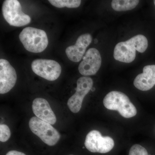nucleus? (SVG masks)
<instances>
[{
  "mask_svg": "<svg viewBox=\"0 0 155 155\" xmlns=\"http://www.w3.org/2000/svg\"><path fill=\"white\" fill-rule=\"evenodd\" d=\"M17 75L16 70L5 59L0 60V93L8 92L16 84Z\"/></svg>",
  "mask_w": 155,
  "mask_h": 155,
  "instance_id": "9d476101",
  "label": "nucleus"
},
{
  "mask_svg": "<svg viewBox=\"0 0 155 155\" xmlns=\"http://www.w3.org/2000/svg\"><path fill=\"white\" fill-rule=\"evenodd\" d=\"M6 155H26L24 153L17 150H11L6 154Z\"/></svg>",
  "mask_w": 155,
  "mask_h": 155,
  "instance_id": "a211bd4d",
  "label": "nucleus"
},
{
  "mask_svg": "<svg viewBox=\"0 0 155 155\" xmlns=\"http://www.w3.org/2000/svg\"><path fill=\"white\" fill-rule=\"evenodd\" d=\"M129 155H149L144 147L139 144L134 145L130 148Z\"/></svg>",
  "mask_w": 155,
  "mask_h": 155,
  "instance_id": "f3484780",
  "label": "nucleus"
},
{
  "mask_svg": "<svg viewBox=\"0 0 155 155\" xmlns=\"http://www.w3.org/2000/svg\"><path fill=\"white\" fill-rule=\"evenodd\" d=\"M95 88L94 87H92V88H91V90L92 91H95Z\"/></svg>",
  "mask_w": 155,
  "mask_h": 155,
  "instance_id": "aec40b11",
  "label": "nucleus"
},
{
  "mask_svg": "<svg viewBox=\"0 0 155 155\" xmlns=\"http://www.w3.org/2000/svg\"><path fill=\"white\" fill-rule=\"evenodd\" d=\"M85 147L92 153H106L114 147V141L110 137H103L99 131L93 130L87 134L85 138Z\"/></svg>",
  "mask_w": 155,
  "mask_h": 155,
  "instance_id": "0eeeda50",
  "label": "nucleus"
},
{
  "mask_svg": "<svg viewBox=\"0 0 155 155\" xmlns=\"http://www.w3.org/2000/svg\"><path fill=\"white\" fill-rule=\"evenodd\" d=\"M103 104L107 109L118 111L124 118H131L137 114L135 106L128 97L122 92H110L104 98Z\"/></svg>",
  "mask_w": 155,
  "mask_h": 155,
  "instance_id": "f03ea898",
  "label": "nucleus"
},
{
  "mask_svg": "<svg viewBox=\"0 0 155 155\" xmlns=\"http://www.w3.org/2000/svg\"><path fill=\"white\" fill-rule=\"evenodd\" d=\"M93 81L91 78L83 76L77 81L76 92L67 102V106L70 111L77 113L80 111L84 97L92 88Z\"/></svg>",
  "mask_w": 155,
  "mask_h": 155,
  "instance_id": "6e6552de",
  "label": "nucleus"
},
{
  "mask_svg": "<svg viewBox=\"0 0 155 155\" xmlns=\"http://www.w3.org/2000/svg\"><path fill=\"white\" fill-rule=\"evenodd\" d=\"M137 88L147 91L155 85V65H147L143 67V72L137 76L134 81Z\"/></svg>",
  "mask_w": 155,
  "mask_h": 155,
  "instance_id": "ddd939ff",
  "label": "nucleus"
},
{
  "mask_svg": "<svg viewBox=\"0 0 155 155\" xmlns=\"http://www.w3.org/2000/svg\"><path fill=\"white\" fill-rule=\"evenodd\" d=\"M154 3L155 5V1H154Z\"/></svg>",
  "mask_w": 155,
  "mask_h": 155,
  "instance_id": "412c9836",
  "label": "nucleus"
},
{
  "mask_svg": "<svg viewBox=\"0 0 155 155\" xmlns=\"http://www.w3.org/2000/svg\"><path fill=\"white\" fill-rule=\"evenodd\" d=\"M11 131L8 125L5 124L0 125V141L2 142L8 141L11 137Z\"/></svg>",
  "mask_w": 155,
  "mask_h": 155,
  "instance_id": "dca6fc26",
  "label": "nucleus"
},
{
  "mask_svg": "<svg viewBox=\"0 0 155 155\" xmlns=\"http://www.w3.org/2000/svg\"><path fill=\"white\" fill-rule=\"evenodd\" d=\"M29 126L32 133L50 146L57 144L61 138L60 133L51 124L37 117L31 118Z\"/></svg>",
  "mask_w": 155,
  "mask_h": 155,
  "instance_id": "20e7f679",
  "label": "nucleus"
},
{
  "mask_svg": "<svg viewBox=\"0 0 155 155\" xmlns=\"http://www.w3.org/2000/svg\"><path fill=\"white\" fill-rule=\"evenodd\" d=\"M49 2L53 6L58 8H77L81 4L80 0H49Z\"/></svg>",
  "mask_w": 155,
  "mask_h": 155,
  "instance_id": "2eb2a0df",
  "label": "nucleus"
},
{
  "mask_svg": "<svg viewBox=\"0 0 155 155\" xmlns=\"http://www.w3.org/2000/svg\"><path fill=\"white\" fill-rule=\"evenodd\" d=\"M83 61L78 66V71L84 76L94 75L99 70L101 65L102 59L98 50L95 48L89 49Z\"/></svg>",
  "mask_w": 155,
  "mask_h": 155,
  "instance_id": "1a4fd4ad",
  "label": "nucleus"
},
{
  "mask_svg": "<svg viewBox=\"0 0 155 155\" xmlns=\"http://www.w3.org/2000/svg\"></svg>",
  "mask_w": 155,
  "mask_h": 155,
  "instance_id": "4be33fe9",
  "label": "nucleus"
},
{
  "mask_svg": "<svg viewBox=\"0 0 155 155\" xmlns=\"http://www.w3.org/2000/svg\"><path fill=\"white\" fill-rule=\"evenodd\" d=\"M2 14L4 18L10 25L21 27L28 25L31 19L22 11L21 5L17 0H6L3 4Z\"/></svg>",
  "mask_w": 155,
  "mask_h": 155,
  "instance_id": "39448f33",
  "label": "nucleus"
},
{
  "mask_svg": "<svg viewBox=\"0 0 155 155\" xmlns=\"http://www.w3.org/2000/svg\"><path fill=\"white\" fill-rule=\"evenodd\" d=\"M91 35L84 34L78 38L75 45L67 48L66 54L69 60L74 62H78L83 58L87 48L91 43Z\"/></svg>",
  "mask_w": 155,
  "mask_h": 155,
  "instance_id": "9b49d317",
  "label": "nucleus"
},
{
  "mask_svg": "<svg viewBox=\"0 0 155 155\" xmlns=\"http://www.w3.org/2000/svg\"><path fill=\"white\" fill-rule=\"evenodd\" d=\"M19 38L25 49L30 52H42L48 44L45 31L33 27L24 28L20 32Z\"/></svg>",
  "mask_w": 155,
  "mask_h": 155,
  "instance_id": "7ed1b4c3",
  "label": "nucleus"
},
{
  "mask_svg": "<svg viewBox=\"0 0 155 155\" xmlns=\"http://www.w3.org/2000/svg\"><path fill=\"white\" fill-rule=\"evenodd\" d=\"M148 47L147 38L142 35L133 37L126 41L117 44L114 50V57L116 61L130 63L135 60L136 51L143 53Z\"/></svg>",
  "mask_w": 155,
  "mask_h": 155,
  "instance_id": "f257e3e1",
  "label": "nucleus"
},
{
  "mask_svg": "<svg viewBox=\"0 0 155 155\" xmlns=\"http://www.w3.org/2000/svg\"><path fill=\"white\" fill-rule=\"evenodd\" d=\"M31 69L37 75L50 81L57 80L62 70L57 61L47 59L34 60L31 63Z\"/></svg>",
  "mask_w": 155,
  "mask_h": 155,
  "instance_id": "423d86ee",
  "label": "nucleus"
},
{
  "mask_svg": "<svg viewBox=\"0 0 155 155\" xmlns=\"http://www.w3.org/2000/svg\"><path fill=\"white\" fill-rule=\"evenodd\" d=\"M32 111L36 117L51 125L55 124L57 121L55 115L47 100L37 98L34 100Z\"/></svg>",
  "mask_w": 155,
  "mask_h": 155,
  "instance_id": "f8f14e48",
  "label": "nucleus"
},
{
  "mask_svg": "<svg viewBox=\"0 0 155 155\" xmlns=\"http://www.w3.org/2000/svg\"><path fill=\"white\" fill-rule=\"evenodd\" d=\"M98 42V40L97 39H95L94 40V43L97 44V43Z\"/></svg>",
  "mask_w": 155,
  "mask_h": 155,
  "instance_id": "6ab92c4d",
  "label": "nucleus"
},
{
  "mask_svg": "<svg viewBox=\"0 0 155 155\" xmlns=\"http://www.w3.org/2000/svg\"><path fill=\"white\" fill-rule=\"evenodd\" d=\"M139 3L138 0H114L112 7L116 11H129L136 8Z\"/></svg>",
  "mask_w": 155,
  "mask_h": 155,
  "instance_id": "4468645a",
  "label": "nucleus"
}]
</instances>
